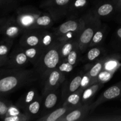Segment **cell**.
Instances as JSON below:
<instances>
[{
  "label": "cell",
  "instance_id": "1",
  "mask_svg": "<svg viewBox=\"0 0 121 121\" xmlns=\"http://www.w3.org/2000/svg\"><path fill=\"white\" fill-rule=\"evenodd\" d=\"M39 78V74L35 69L8 67L0 68V97H4L34 82Z\"/></svg>",
  "mask_w": 121,
  "mask_h": 121
},
{
  "label": "cell",
  "instance_id": "2",
  "mask_svg": "<svg viewBox=\"0 0 121 121\" xmlns=\"http://www.w3.org/2000/svg\"><path fill=\"white\" fill-rule=\"evenodd\" d=\"M83 24L77 43L82 53H85L89 48V44L95 32L102 26L100 17L94 9L89 10L83 15Z\"/></svg>",
  "mask_w": 121,
  "mask_h": 121
},
{
  "label": "cell",
  "instance_id": "3",
  "mask_svg": "<svg viewBox=\"0 0 121 121\" xmlns=\"http://www.w3.org/2000/svg\"><path fill=\"white\" fill-rule=\"evenodd\" d=\"M60 42L57 41L52 47L45 50L34 66V69L42 79L46 74L54 69L57 68L61 62L60 53Z\"/></svg>",
  "mask_w": 121,
  "mask_h": 121
},
{
  "label": "cell",
  "instance_id": "4",
  "mask_svg": "<svg viewBox=\"0 0 121 121\" xmlns=\"http://www.w3.org/2000/svg\"><path fill=\"white\" fill-rule=\"evenodd\" d=\"M83 24V16L78 18L72 17V18L69 19L60 24L53 32L60 42L73 40L77 41Z\"/></svg>",
  "mask_w": 121,
  "mask_h": 121
},
{
  "label": "cell",
  "instance_id": "5",
  "mask_svg": "<svg viewBox=\"0 0 121 121\" xmlns=\"http://www.w3.org/2000/svg\"><path fill=\"white\" fill-rule=\"evenodd\" d=\"M41 13L39 9L31 6L20 7L17 9L15 19L24 30L31 29L37 18Z\"/></svg>",
  "mask_w": 121,
  "mask_h": 121
},
{
  "label": "cell",
  "instance_id": "6",
  "mask_svg": "<svg viewBox=\"0 0 121 121\" xmlns=\"http://www.w3.org/2000/svg\"><path fill=\"white\" fill-rule=\"evenodd\" d=\"M71 1L72 0H44L40 4V7L57 20L67 15Z\"/></svg>",
  "mask_w": 121,
  "mask_h": 121
},
{
  "label": "cell",
  "instance_id": "7",
  "mask_svg": "<svg viewBox=\"0 0 121 121\" xmlns=\"http://www.w3.org/2000/svg\"><path fill=\"white\" fill-rule=\"evenodd\" d=\"M65 74L61 73L57 68L54 69L47 73L43 80L42 96L52 91L58 89L61 84L65 81Z\"/></svg>",
  "mask_w": 121,
  "mask_h": 121
},
{
  "label": "cell",
  "instance_id": "8",
  "mask_svg": "<svg viewBox=\"0 0 121 121\" xmlns=\"http://www.w3.org/2000/svg\"><path fill=\"white\" fill-rule=\"evenodd\" d=\"M121 98V80L104 91L99 98L90 105L91 112H93L97 107L108 100Z\"/></svg>",
  "mask_w": 121,
  "mask_h": 121
},
{
  "label": "cell",
  "instance_id": "9",
  "mask_svg": "<svg viewBox=\"0 0 121 121\" xmlns=\"http://www.w3.org/2000/svg\"><path fill=\"white\" fill-rule=\"evenodd\" d=\"M42 30H26L22 33L20 40V45L23 48L40 46Z\"/></svg>",
  "mask_w": 121,
  "mask_h": 121
},
{
  "label": "cell",
  "instance_id": "10",
  "mask_svg": "<svg viewBox=\"0 0 121 121\" xmlns=\"http://www.w3.org/2000/svg\"><path fill=\"white\" fill-rule=\"evenodd\" d=\"M91 104H82L73 109L58 121H79L86 120L91 112Z\"/></svg>",
  "mask_w": 121,
  "mask_h": 121
},
{
  "label": "cell",
  "instance_id": "11",
  "mask_svg": "<svg viewBox=\"0 0 121 121\" xmlns=\"http://www.w3.org/2000/svg\"><path fill=\"white\" fill-rule=\"evenodd\" d=\"M24 30L18 24L15 17L8 18L7 20L1 29V33L4 38L14 40L20 34L22 33Z\"/></svg>",
  "mask_w": 121,
  "mask_h": 121
},
{
  "label": "cell",
  "instance_id": "12",
  "mask_svg": "<svg viewBox=\"0 0 121 121\" xmlns=\"http://www.w3.org/2000/svg\"><path fill=\"white\" fill-rule=\"evenodd\" d=\"M28 62L30 61L25 53L24 48L21 47L12 52L6 66L11 68H23Z\"/></svg>",
  "mask_w": 121,
  "mask_h": 121
},
{
  "label": "cell",
  "instance_id": "13",
  "mask_svg": "<svg viewBox=\"0 0 121 121\" xmlns=\"http://www.w3.org/2000/svg\"><path fill=\"white\" fill-rule=\"evenodd\" d=\"M82 72L79 73L71 80L63 83L61 90V100L63 102L70 94L78 91L80 87V82L83 76Z\"/></svg>",
  "mask_w": 121,
  "mask_h": 121
},
{
  "label": "cell",
  "instance_id": "14",
  "mask_svg": "<svg viewBox=\"0 0 121 121\" xmlns=\"http://www.w3.org/2000/svg\"><path fill=\"white\" fill-rule=\"evenodd\" d=\"M75 107L69 106L67 105H63L61 107L55 109L53 111L46 113L44 115L37 118V121H58L59 119L63 117L64 115L72 111Z\"/></svg>",
  "mask_w": 121,
  "mask_h": 121
},
{
  "label": "cell",
  "instance_id": "15",
  "mask_svg": "<svg viewBox=\"0 0 121 121\" xmlns=\"http://www.w3.org/2000/svg\"><path fill=\"white\" fill-rule=\"evenodd\" d=\"M58 100H59L58 89L49 92L45 96H43L42 112H43V114L42 116L51 112L52 110L54 109L57 104Z\"/></svg>",
  "mask_w": 121,
  "mask_h": 121
},
{
  "label": "cell",
  "instance_id": "16",
  "mask_svg": "<svg viewBox=\"0 0 121 121\" xmlns=\"http://www.w3.org/2000/svg\"><path fill=\"white\" fill-rule=\"evenodd\" d=\"M56 19L48 13H41L37 18L31 29L46 30L53 26Z\"/></svg>",
  "mask_w": 121,
  "mask_h": 121
},
{
  "label": "cell",
  "instance_id": "17",
  "mask_svg": "<svg viewBox=\"0 0 121 121\" xmlns=\"http://www.w3.org/2000/svg\"><path fill=\"white\" fill-rule=\"evenodd\" d=\"M40 95L38 91L35 88L30 89L20 97L15 105L24 111L29 104L34 101Z\"/></svg>",
  "mask_w": 121,
  "mask_h": 121
},
{
  "label": "cell",
  "instance_id": "18",
  "mask_svg": "<svg viewBox=\"0 0 121 121\" xmlns=\"http://www.w3.org/2000/svg\"><path fill=\"white\" fill-rule=\"evenodd\" d=\"M106 56H104L99 60L87 64L85 66L86 72L91 77L95 82H97V77L103 70L105 63Z\"/></svg>",
  "mask_w": 121,
  "mask_h": 121
},
{
  "label": "cell",
  "instance_id": "19",
  "mask_svg": "<svg viewBox=\"0 0 121 121\" xmlns=\"http://www.w3.org/2000/svg\"><path fill=\"white\" fill-rule=\"evenodd\" d=\"M43 108V96H39L34 101L31 103L27 106L23 112L26 113L31 120L39 117L40 114L42 113Z\"/></svg>",
  "mask_w": 121,
  "mask_h": 121
},
{
  "label": "cell",
  "instance_id": "20",
  "mask_svg": "<svg viewBox=\"0 0 121 121\" xmlns=\"http://www.w3.org/2000/svg\"><path fill=\"white\" fill-rule=\"evenodd\" d=\"M121 66V55L113 54L106 56L104 67L103 70L115 73Z\"/></svg>",
  "mask_w": 121,
  "mask_h": 121
},
{
  "label": "cell",
  "instance_id": "21",
  "mask_svg": "<svg viewBox=\"0 0 121 121\" xmlns=\"http://www.w3.org/2000/svg\"><path fill=\"white\" fill-rule=\"evenodd\" d=\"M94 10L100 18L102 17L109 16L117 10L115 0L102 2L98 5Z\"/></svg>",
  "mask_w": 121,
  "mask_h": 121
},
{
  "label": "cell",
  "instance_id": "22",
  "mask_svg": "<svg viewBox=\"0 0 121 121\" xmlns=\"http://www.w3.org/2000/svg\"><path fill=\"white\" fill-rule=\"evenodd\" d=\"M57 41H59L54 32H50L49 31H47V30H42L39 46L43 50H45L49 47H52Z\"/></svg>",
  "mask_w": 121,
  "mask_h": 121
},
{
  "label": "cell",
  "instance_id": "23",
  "mask_svg": "<svg viewBox=\"0 0 121 121\" xmlns=\"http://www.w3.org/2000/svg\"><path fill=\"white\" fill-rule=\"evenodd\" d=\"M104 83L97 82L83 90L82 96V104H91V100L99 89L103 87Z\"/></svg>",
  "mask_w": 121,
  "mask_h": 121
},
{
  "label": "cell",
  "instance_id": "24",
  "mask_svg": "<svg viewBox=\"0 0 121 121\" xmlns=\"http://www.w3.org/2000/svg\"><path fill=\"white\" fill-rule=\"evenodd\" d=\"M86 52L84 61L90 63L102 58V56L105 53V50L100 46H98L89 48Z\"/></svg>",
  "mask_w": 121,
  "mask_h": 121
},
{
  "label": "cell",
  "instance_id": "25",
  "mask_svg": "<svg viewBox=\"0 0 121 121\" xmlns=\"http://www.w3.org/2000/svg\"><path fill=\"white\" fill-rule=\"evenodd\" d=\"M88 4L87 0H72L68 8L67 14L74 16L86 8Z\"/></svg>",
  "mask_w": 121,
  "mask_h": 121
},
{
  "label": "cell",
  "instance_id": "26",
  "mask_svg": "<svg viewBox=\"0 0 121 121\" xmlns=\"http://www.w3.org/2000/svg\"><path fill=\"white\" fill-rule=\"evenodd\" d=\"M24 48L25 53H26V54L27 55L30 62L33 65H35L36 64V63L37 62L38 60L41 57V54L44 51L40 46Z\"/></svg>",
  "mask_w": 121,
  "mask_h": 121
},
{
  "label": "cell",
  "instance_id": "27",
  "mask_svg": "<svg viewBox=\"0 0 121 121\" xmlns=\"http://www.w3.org/2000/svg\"><path fill=\"white\" fill-rule=\"evenodd\" d=\"M83 89L79 88L78 91L70 95L63 102V105H69L73 107H78L82 104V96Z\"/></svg>",
  "mask_w": 121,
  "mask_h": 121
},
{
  "label": "cell",
  "instance_id": "28",
  "mask_svg": "<svg viewBox=\"0 0 121 121\" xmlns=\"http://www.w3.org/2000/svg\"><path fill=\"white\" fill-rule=\"evenodd\" d=\"M13 45V40L4 38L0 40V58L8 61V54Z\"/></svg>",
  "mask_w": 121,
  "mask_h": 121
},
{
  "label": "cell",
  "instance_id": "29",
  "mask_svg": "<svg viewBox=\"0 0 121 121\" xmlns=\"http://www.w3.org/2000/svg\"><path fill=\"white\" fill-rule=\"evenodd\" d=\"M106 34V27L102 25L101 27L98 28L93 35L91 43L89 44V48L95 47V46H100L103 42Z\"/></svg>",
  "mask_w": 121,
  "mask_h": 121
},
{
  "label": "cell",
  "instance_id": "30",
  "mask_svg": "<svg viewBox=\"0 0 121 121\" xmlns=\"http://www.w3.org/2000/svg\"><path fill=\"white\" fill-rule=\"evenodd\" d=\"M77 44L76 40L60 42V53L61 60H65Z\"/></svg>",
  "mask_w": 121,
  "mask_h": 121
},
{
  "label": "cell",
  "instance_id": "31",
  "mask_svg": "<svg viewBox=\"0 0 121 121\" xmlns=\"http://www.w3.org/2000/svg\"><path fill=\"white\" fill-rule=\"evenodd\" d=\"M81 51H80V48H79L78 44L77 43L75 47H74L72 52L68 54L67 57L65 59V60H67L69 63L73 65V66H76L78 63V61L80 58V55L81 54Z\"/></svg>",
  "mask_w": 121,
  "mask_h": 121
},
{
  "label": "cell",
  "instance_id": "32",
  "mask_svg": "<svg viewBox=\"0 0 121 121\" xmlns=\"http://www.w3.org/2000/svg\"><path fill=\"white\" fill-rule=\"evenodd\" d=\"M86 121H121V115H104L102 116L86 118Z\"/></svg>",
  "mask_w": 121,
  "mask_h": 121
},
{
  "label": "cell",
  "instance_id": "33",
  "mask_svg": "<svg viewBox=\"0 0 121 121\" xmlns=\"http://www.w3.org/2000/svg\"><path fill=\"white\" fill-rule=\"evenodd\" d=\"M114 74L115 73H112V72L102 70L99 74L98 76L97 77V82H99L104 84L106 83L111 80Z\"/></svg>",
  "mask_w": 121,
  "mask_h": 121
},
{
  "label": "cell",
  "instance_id": "34",
  "mask_svg": "<svg viewBox=\"0 0 121 121\" xmlns=\"http://www.w3.org/2000/svg\"><path fill=\"white\" fill-rule=\"evenodd\" d=\"M74 66L68 62L67 60H63L58 66L57 69L61 72L66 74V73H70L73 70Z\"/></svg>",
  "mask_w": 121,
  "mask_h": 121
},
{
  "label": "cell",
  "instance_id": "35",
  "mask_svg": "<svg viewBox=\"0 0 121 121\" xmlns=\"http://www.w3.org/2000/svg\"><path fill=\"white\" fill-rule=\"evenodd\" d=\"M2 120L5 121H31L30 117L24 112H22L20 115L13 116V117H4Z\"/></svg>",
  "mask_w": 121,
  "mask_h": 121
},
{
  "label": "cell",
  "instance_id": "36",
  "mask_svg": "<svg viewBox=\"0 0 121 121\" xmlns=\"http://www.w3.org/2000/svg\"><path fill=\"white\" fill-rule=\"evenodd\" d=\"M95 82L93 79L91 78V77L87 74L86 72L83 73L82 78L81 82H80V88L85 89L86 87H89L91 85L95 83Z\"/></svg>",
  "mask_w": 121,
  "mask_h": 121
},
{
  "label": "cell",
  "instance_id": "37",
  "mask_svg": "<svg viewBox=\"0 0 121 121\" xmlns=\"http://www.w3.org/2000/svg\"><path fill=\"white\" fill-rule=\"evenodd\" d=\"M11 102L7 99L3 98V97H0V118L2 119L7 113L8 107Z\"/></svg>",
  "mask_w": 121,
  "mask_h": 121
},
{
  "label": "cell",
  "instance_id": "38",
  "mask_svg": "<svg viewBox=\"0 0 121 121\" xmlns=\"http://www.w3.org/2000/svg\"><path fill=\"white\" fill-rule=\"evenodd\" d=\"M21 109L18 106H17L16 105H14V104H13L11 103L9 105L8 109V111L7 112V113H6V115L4 117H13V116L20 115L21 113H22V112H21Z\"/></svg>",
  "mask_w": 121,
  "mask_h": 121
},
{
  "label": "cell",
  "instance_id": "39",
  "mask_svg": "<svg viewBox=\"0 0 121 121\" xmlns=\"http://www.w3.org/2000/svg\"><path fill=\"white\" fill-rule=\"evenodd\" d=\"M14 0H0V8L7 7L14 3Z\"/></svg>",
  "mask_w": 121,
  "mask_h": 121
},
{
  "label": "cell",
  "instance_id": "40",
  "mask_svg": "<svg viewBox=\"0 0 121 121\" xmlns=\"http://www.w3.org/2000/svg\"><path fill=\"white\" fill-rule=\"evenodd\" d=\"M115 34H116V37H117V39H118L119 43L121 44V27H119L118 28H117V30H116V32H115Z\"/></svg>",
  "mask_w": 121,
  "mask_h": 121
},
{
  "label": "cell",
  "instance_id": "41",
  "mask_svg": "<svg viewBox=\"0 0 121 121\" xmlns=\"http://www.w3.org/2000/svg\"><path fill=\"white\" fill-rule=\"evenodd\" d=\"M117 11L121 13V0H115Z\"/></svg>",
  "mask_w": 121,
  "mask_h": 121
},
{
  "label": "cell",
  "instance_id": "42",
  "mask_svg": "<svg viewBox=\"0 0 121 121\" xmlns=\"http://www.w3.org/2000/svg\"><path fill=\"white\" fill-rule=\"evenodd\" d=\"M7 19H8V18H0V33H1V29H2V26H4L5 22H6Z\"/></svg>",
  "mask_w": 121,
  "mask_h": 121
},
{
  "label": "cell",
  "instance_id": "43",
  "mask_svg": "<svg viewBox=\"0 0 121 121\" xmlns=\"http://www.w3.org/2000/svg\"><path fill=\"white\" fill-rule=\"evenodd\" d=\"M7 61L2 60V59H1V58H0V65L4 66H5V65H7Z\"/></svg>",
  "mask_w": 121,
  "mask_h": 121
},
{
  "label": "cell",
  "instance_id": "44",
  "mask_svg": "<svg viewBox=\"0 0 121 121\" xmlns=\"http://www.w3.org/2000/svg\"><path fill=\"white\" fill-rule=\"evenodd\" d=\"M120 22L121 23V18H120Z\"/></svg>",
  "mask_w": 121,
  "mask_h": 121
},
{
  "label": "cell",
  "instance_id": "45",
  "mask_svg": "<svg viewBox=\"0 0 121 121\" xmlns=\"http://www.w3.org/2000/svg\"><path fill=\"white\" fill-rule=\"evenodd\" d=\"M2 67V66H1V65H0V68H1V67Z\"/></svg>",
  "mask_w": 121,
  "mask_h": 121
},
{
  "label": "cell",
  "instance_id": "46",
  "mask_svg": "<svg viewBox=\"0 0 121 121\" xmlns=\"http://www.w3.org/2000/svg\"><path fill=\"white\" fill-rule=\"evenodd\" d=\"M120 69V70H121V67H120V69Z\"/></svg>",
  "mask_w": 121,
  "mask_h": 121
}]
</instances>
